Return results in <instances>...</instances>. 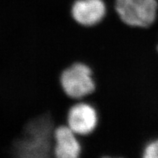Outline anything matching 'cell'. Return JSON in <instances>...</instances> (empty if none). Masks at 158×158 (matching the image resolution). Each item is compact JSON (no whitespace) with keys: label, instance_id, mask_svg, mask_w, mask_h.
Instances as JSON below:
<instances>
[{"label":"cell","instance_id":"cell-6","mask_svg":"<svg viewBox=\"0 0 158 158\" xmlns=\"http://www.w3.org/2000/svg\"><path fill=\"white\" fill-rule=\"evenodd\" d=\"M140 158H158V139L151 140L144 144Z\"/></svg>","mask_w":158,"mask_h":158},{"label":"cell","instance_id":"cell-8","mask_svg":"<svg viewBox=\"0 0 158 158\" xmlns=\"http://www.w3.org/2000/svg\"><path fill=\"white\" fill-rule=\"evenodd\" d=\"M157 49H158V48H157Z\"/></svg>","mask_w":158,"mask_h":158},{"label":"cell","instance_id":"cell-2","mask_svg":"<svg viewBox=\"0 0 158 158\" xmlns=\"http://www.w3.org/2000/svg\"><path fill=\"white\" fill-rule=\"evenodd\" d=\"M156 0H114V10L122 23L132 28L147 29L157 19Z\"/></svg>","mask_w":158,"mask_h":158},{"label":"cell","instance_id":"cell-5","mask_svg":"<svg viewBox=\"0 0 158 158\" xmlns=\"http://www.w3.org/2000/svg\"><path fill=\"white\" fill-rule=\"evenodd\" d=\"M54 158H81L83 152L81 138L66 124H59L53 134Z\"/></svg>","mask_w":158,"mask_h":158},{"label":"cell","instance_id":"cell-3","mask_svg":"<svg viewBox=\"0 0 158 158\" xmlns=\"http://www.w3.org/2000/svg\"><path fill=\"white\" fill-rule=\"evenodd\" d=\"M100 122V114L93 103L86 100L74 101L69 108L66 124L80 137L93 133Z\"/></svg>","mask_w":158,"mask_h":158},{"label":"cell","instance_id":"cell-1","mask_svg":"<svg viewBox=\"0 0 158 158\" xmlns=\"http://www.w3.org/2000/svg\"><path fill=\"white\" fill-rule=\"evenodd\" d=\"M59 82L65 94L73 101L86 99L96 89L93 70L80 61L73 62L62 70Z\"/></svg>","mask_w":158,"mask_h":158},{"label":"cell","instance_id":"cell-4","mask_svg":"<svg viewBox=\"0 0 158 158\" xmlns=\"http://www.w3.org/2000/svg\"><path fill=\"white\" fill-rule=\"evenodd\" d=\"M104 0H75L70 7V13L77 24L92 28L100 24L108 14Z\"/></svg>","mask_w":158,"mask_h":158},{"label":"cell","instance_id":"cell-7","mask_svg":"<svg viewBox=\"0 0 158 158\" xmlns=\"http://www.w3.org/2000/svg\"><path fill=\"white\" fill-rule=\"evenodd\" d=\"M102 158H124L122 157H115V156H104Z\"/></svg>","mask_w":158,"mask_h":158}]
</instances>
